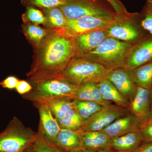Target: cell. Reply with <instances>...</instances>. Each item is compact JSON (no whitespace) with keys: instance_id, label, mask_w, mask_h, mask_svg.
<instances>
[{"instance_id":"obj_1","label":"cell","mask_w":152,"mask_h":152,"mask_svg":"<svg viewBox=\"0 0 152 152\" xmlns=\"http://www.w3.org/2000/svg\"><path fill=\"white\" fill-rule=\"evenodd\" d=\"M76 55L72 37L51 30L42 45L35 48L33 63L26 74L30 83L56 79Z\"/></svg>"},{"instance_id":"obj_2","label":"cell","mask_w":152,"mask_h":152,"mask_svg":"<svg viewBox=\"0 0 152 152\" xmlns=\"http://www.w3.org/2000/svg\"><path fill=\"white\" fill-rule=\"evenodd\" d=\"M110 71L98 63L76 56L56 79L77 86L88 83H99L107 79Z\"/></svg>"},{"instance_id":"obj_3","label":"cell","mask_w":152,"mask_h":152,"mask_svg":"<svg viewBox=\"0 0 152 152\" xmlns=\"http://www.w3.org/2000/svg\"><path fill=\"white\" fill-rule=\"evenodd\" d=\"M133 45L108 37L92 51L80 56L111 71L118 68L126 67L128 53Z\"/></svg>"},{"instance_id":"obj_4","label":"cell","mask_w":152,"mask_h":152,"mask_svg":"<svg viewBox=\"0 0 152 152\" xmlns=\"http://www.w3.org/2000/svg\"><path fill=\"white\" fill-rule=\"evenodd\" d=\"M37 135V132L14 117L0 133V152H23L32 145Z\"/></svg>"},{"instance_id":"obj_5","label":"cell","mask_w":152,"mask_h":152,"mask_svg":"<svg viewBox=\"0 0 152 152\" xmlns=\"http://www.w3.org/2000/svg\"><path fill=\"white\" fill-rule=\"evenodd\" d=\"M31 84L32 89L22 97L23 99L31 102H39L60 98L73 100L78 88L75 85L56 79Z\"/></svg>"},{"instance_id":"obj_6","label":"cell","mask_w":152,"mask_h":152,"mask_svg":"<svg viewBox=\"0 0 152 152\" xmlns=\"http://www.w3.org/2000/svg\"><path fill=\"white\" fill-rule=\"evenodd\" d=\"M141 13L117 15L107 28L109 37L133 44L141 40L148 34L141 25Z\"/></svg>"},{"instance_id":"obj_7","label":"cell","mask_w":152,"mask_h":152,"mask_svg":"<svg viewBox=\"0 0 152 152\" xmlns=\"http://www.w3.org/2000/svg\"><path fill=\"white\" fill-rule=\"evenodd\" d=\"M58 8L68 20L86 16L113 20L116 15L114 10L96 0H68Z\"/></svg>"},{"instance_id":"obj_8","label":"cell","mask_w":152,"mask_h":152,"mask_svg":"<svg viewBox=\"0 0 152 152\" xmlns=\"http://www.w3.org/2000/svg\"><path fill=\"white\" fill-rule=\"evenodd\" d=\"M128 109L111 103L83 121L80 130L84 132L102 131L120 117L129 113Z\"/></svg>"},{"instance_id":"obj_9","label":"cell","mask_w":152,"mask_h":152,"mask_svg":"<svg viewBox=\"0 0 152 152\" xmlns=\"http://www.w3.org/2000/svg\"><path fill=\"white\" fill-rule=\"evenodd\" d=\"M115 19L109 20L93 16L82 17L77 20H68L65 28L60 31L71 37H74L93 31L107 29Z\"/></svg>"},{"instance_id":"obj_10","label":"cell","mask_w":152,"mask_h":152,"mask_svg":"<svg viewBox=\"0 0 152 152\" xmlns=\"http://www.w3.org/2000/svg\"><path fill=\"white\" fill-rule=\"evenodd\" d=\"M107 79L130 103L135 95L137 87L133 70L126 67L115 69L109 72Z\"/></svg>"},{"instance_id":"obj_11","label":"cell","mask_w":152,"mask_h":152,"mask_svg":"<svg viewBox=\"0 0 152 152\" xmlns=\"http://www.w3.org/2000/svg\"><path fill=\"white\" fill-rule=\"evenodd\" d=\"M39 115L38 134L50 142L56 144L57 136L61 131L57 120L48 106L39 102H32Z\"/></svg>"},{"instance_id":"obj_12","label":"cell","mask_w":152,"mask_h":152,"mask_svg":"<svg viewBox=\"0 0 152 152\" xmlns=\"http://www.w3.org/2000/svg\"><path fill=\"white\" fill-rule=\"evenodd\" d=\"M152 61V35L148 34L130 49L126 67L134 70Z\"/></svg>"},{"instance_id":"obj_13","label":"cell","mask_w":152,"mask_h":152,"mask_svg":"<svg viewBox=\"0 0 152 152\" xmlns=\"http://www.w3.org/2000/svg\"><path fill=\"white\" fill-rule=\"evenodd\" d=\"M151 89L137 86L128 110L142 123L144 122L151 117Z\"/></svg>"},{"instance_id":"obj_14","label":"cell","mask_w":152,"mask_h":152,"mask_svg":"<svg viewBox=\"0 0 152 152\" xmlns=\"http://www.w3.org/2000/svg\"><path fill=\"white\" fill-rule=\"evenodd\" d=\"M107 29L93 31L72 37L77 53L76 56L86 54L100 45L109 37Z\"/></svg>"},{"instance_id":"obj_15","label":"cell","mask_w":152,"mask_h":152,"mask_svg":"<svg viewBox=\"0 0 152 152\" xmlns=\"http://www.w3.org/2000/svg\"><path fill=\"white\" fill-rule=\"evenodd\" d=\"M142 122L130 113L120 117L102 131L111 138L140 131Z\"/></svg>"},{"instance_id":"obj_16","label":"cell","mask_w":152,"mask_h":152,"mask_svg":"<svg viewBox=\"0 0 152 152\" xmlns=\"http://www.w3.org/2000/svg\"><path fill=\"white\" fill-rule=\"evenodd\" d=\"M145 142L140 131L111 138L110 149L116 152H134Z\"/></svg>"},{"instance_id":"obj_17","label":"cell","mask_w":152,"mask_h":152,"mask_svg":"<svg viewBox=\"0 0 152 152\" xmlns=\"http://www.w3.org/2000/svg\"><path fill=\"white\" fill-rule=\"evenodd\" d=\"M56 144L65 152H78L84 148L80 130L61 129L57 136Z\"/></svg>"},{"instance_id":"obj_18","label":"cell","mask_w":152,"mask_h":152,"mask_svg":"<svg viewBox=\"0 0 152 152\" xmlns=\"http://www.w3.org/2000/svg\"><path fill=\"white\" fill-rule=\"evenodd\" d=\"M80 131L84 148L97 150L110 148L111 138L102 131L84 132Z\"/></svg>"},{"instance_id":"obj_19","label":"cell","mask_w":152,"mask_h":152,"mask_svg":"<svg viewBox=\"0 0 152 152\" xmlns=\"http://www.w3.org/2000/svg\"><path fill=\"white\" fill-rule=\"evenodd\" d=\"M74 100L94 102L103 106L112 103L102 96L98 83H88L79 86Z\"/></svg>"},{"instance_id":"obj_20","label":"cell","mask_w":152,"mask_h":152,"mask_svg":"<svg viewBox=\"0 0 152 152\" xmlns=\"http://www.w3.org/2000/svg\"><path fill=\"white\" fill-rule=\"evenodd\" d=\"M98 86L102 96L105 100L112 103H114L120 107L129 108V102L122 96L116 88L107 79L98 83Z\"/></svg>"},{"instance_id":"obj_21","label":"cell","mask_w":152,"mask_h":152,"mask_svg":"<svg viewBox=\"0 0 152 152\" xmlns=\"http://www.w3.org/2000/svg\"><path fill=\"white\" fill-rule=\"evenodd\" d=\"M23 28L26 39L34 48L42 45L51 31L48 28H45L38 25L32 23L25 24Z\"/></svg>"},{"instance_id":"obj_22","label":"cell","mask_w":152,"mask_h":152,"mask_svg":"<svg viewBox=\"0 0 152 152\" xmlns=\"http://www.w3.org/2000/svg\"><path fill=\"white\" fill-rule=\"evenodd\" d=\"M47 19L46 26L53 31H60L65 28L68 20L58 7L42 9Z\"/></svg>"},{"instance_id":"obj_23","label":"cell","mask_w":152,"mask_h":152,"mask_svg":"<svg viewBox=\"0 0 152 152\" xmlns=\"http://www.w3.org/2000/svg\"><path fill=\"white\" fill-rule=\"evenodd\" d=\"M41 103L48 106L57 120L62 118L73 108L72 100L64 98L53 99Z\"/></svg>"},{"instance_id":"obj_24","label":"cell","mask_w":152,"mask_h":152,"mask_svg":"<svg viewBox=\"0 0 152 152\" xmlns=\"http://www.w3.org/2000/svg\"><path fill=\"white\" fill-rule=\"evenodd\" d=\"M133 70L137 86L151 89L152 87V61Z\"/></svg>"},{"instance_id":"obj_25","label":"cell","mask_w":152,"mask_h":152,"mask_svg":"<svg viewBox=\"0 0 152 152\" xmlns=\"http://www.w3.org/2000/svg\"><path fill=\"white\" fill-rule=\"evenodd\" d=\"M72 103L74 108L83 121L88 118L99 110L102 107L99 104L90 101L73 100Z\"/></svg>"},{"instance_id":"obj_26","label":"cell","mask_w":152,"mask_h":152,"mask_svg":"<svg viewBox=\"0 0 152 152\" xmlns=\"http://www.w3.org/2000/svg\"><path fill=\"white\" fill-rule=\"evenodd\" d=\"M61 129L78 131L80 129L83 120L78 113L72 108L62 118L57 120Z\"/></svg>"},{"instance_id":"obj_27","label":"cell","mask_w":152,"mask_h":152,"mask_svg":"<svg viewBox=\"0 0 152 152\" xmlns=\"http://www.w3.org/2000/svg\"><path fill=\"white\" fill-rule=\"evenodd\" d=\"M22 19L25 24L47 25L46 18L42 11L32 6L26 7V12L22 15Z\"/></svg>"},{"instance_id":"obj_28","label":"cell","mask_w":152,"mask_h":152,"mask_svg":"<svg viewBox=\"0 0 152 152\" xmlns=\"http://www.w3.org/2000/svg\"><path fill=\"white\" fill-rule=\"evenodd\" d=\"M31 146L34 152H65L56 144L49 142L38 132Z\"/></svg>"},{"instance_id":"obj_29","label":"cell","mask_w":152,"mask_h":152,"mask_svg":"<svg viewBox=\"0 0 152 152\" xmlns=\"http://www.w3.org/2000/svg\"><path fill=\"white\" fill-rule=\"evenodd\" d=\"M68 0H21L23 5L37 7L41 9L58 7L65 4Z\"/></svg>"},{"instance_id":"obj_30","label":"cell","mask_w":152,"mask_h":152,"mask_svg":"<svg viewBox=\"0 0 152 152\" xmlns=\"http://www.w3.org/2000/svg\"><path fill=\"white\" fill-rule=\"evenodd\" d=\"M141 13L142 27L148 34L152 35V0H146Z\"/></svg>"},{"instance_id":"obj_31","label":"cell","mask_w":152,"mask_h":152,"mask_svg":"<svg viewBox=\"0 0 152 152\" xmlns=\"http://www.w3.org/2000/svg\"><path fill=\"white\" fill-rule=\"evenodd\" d=\"M140 132L145 142L152 141V118L142 123Z\"/></svg>"},{"instance_id":"obj_32","label":"cell","mask_w":152,"mask_h":152,"mask_svg":"<svg viewBox=\"0 0 152 152\" xmlns=\"http://www.w3.org/2000/svg\"><path fill=\"white\" fill-rule=\"evenodd\" d=\"M110 4L117 15H126L130 13L125 6L119 0H104Z\"/></svg>"},{"instance_id":"obj_33","label":"cell","mask_w":152,"mask_h":152,"mask_svg":"<svg viewBox=\"0 0 152 152\" xmlns=\"http://www.w3.org/2000/svg\"><path fill=\"white\" fill-rule=\"evenodd\" d=\"M32 88V86L29 82L25 80H19L15 89L18 94L23 96L29 92Z\"/></svg>"},{"instance_id":"obj_34","label":"cell","mask_w":152,"mask_h":152,"mask_svg":"<svg viewBox=\"0 0 152 152\" xmlns=\"http://www.w3.org/2000/svg\"><path fill=\"white\" fill-rule=\"evenodd\" d=\"M19 80L14 76L7 77L0 83V85L4 88L12 90L15 89Z\"/></svg>"},{"instance_id":"obj_35","label":"cell","mask_w":152,"mask_h":152,"mask_svg":"<svg viewBox=\"0 0 152 152\" xmlns=\"http://www.w3.org/2000/svg\"><path fill=\"white\" fill-rule=\"evenodd\" d=\"M134 152H152V141L145 142Z\"/></svg>"},{"instance_id":"obj_36","label":"cell","mask_w":152,"mask_h":152,"mask_svg":"<svg viewBox=\"0 0 152 152\" xmlns=\"http://www.w3.org/2000/svg\"><path fill=\"white\" fill-rule=\"evenodd\" d=\"M97 152H116L110 148L100 149L97 151Z\"/></svg>"},{"instance_id":"obj_37","label":"cell","mask_w":152,"mask_h":152,"mask_svg":"<svg viewBox=\"0 0 152 152\" xmlns=\"http://www.w3.org/2000/svg\"><path fill=\"white\" fill-rule=\"evenodd\" d=\"M78 152H97V151L91 149L83 148Z\"/></svg>"},{"instance_id":"obj_38","label":"cell","mask_w":152,"mask_h":152,"mask_svg":"<svg viewBox=\"0 0 152 152\" xmlns=\"http://www.w3.org/2000/svg\"><path fill=\"white\" fill-rule=\"evenodd\" d=\"M31 146L29 147V148H27L25 150V151H24L23 152H34L32 147Z\"/></svg>"},{"instance_id":"obj_39","label":"cell","mask_w":152,"mask_h":152,"mask_svg":"<svg viewBox=\"0 0 152 152\" xmlns=\"http://www.w3.org/2000/svg\"><path fill=\"white\" fill-rule=\"evenodd\" d=\"M151 117L152 118V87L151 89Z\"/></svg>"},{"instance_id":"obj_40","label":"cell","mask_w":152,"mask_h":152,"mask_svg":"<svg viewBox=\"0 0 152 152\" xmlns=\"http://www.w3.org/2000/svg\"></svg>"}]
</instances>
